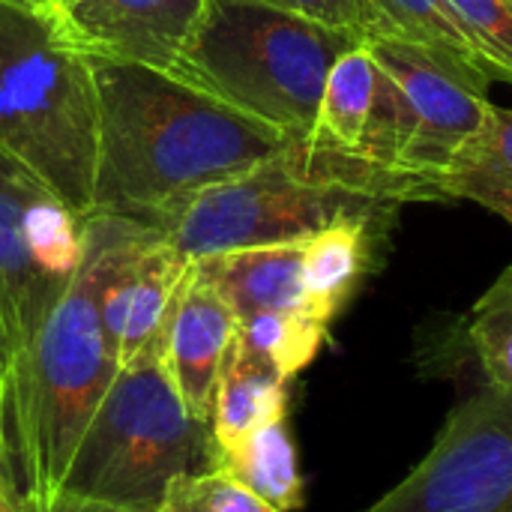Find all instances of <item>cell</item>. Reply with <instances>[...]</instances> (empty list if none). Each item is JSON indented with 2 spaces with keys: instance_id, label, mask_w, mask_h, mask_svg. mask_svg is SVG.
Listing matches in <instances>:
<instances>
[{
  "instance_id": "1",
  "label": "cell",
  "mask_w": 512,
  "mask_h": 512,
  "mask_svg": "<svg viewBox=\"0 0 512 512\" xmlns=\"http://www.w3.org/2000/svg\"><path fill=\"white\" fill-rule=\"evenodd\" d=\"M99 96L93 213L150 228L189 198L282 153L291 138L171 69L90 57Z\"/></svg>"
},
{
  "instance_id": "2",
  "label": "cell",
  "mask_w": 512,
  "mask_h": 512,
  "mask_svg": "<svg viewBox=\"0 0 512 512\" xmlns=\"http://www.w3.org/2000/svg\"><path fill=\"white\" fill-rule=\"evenodd\" d=\"M147 228L132 219L90 213L84 258L72 285L33 342L9 363L0 384L3 468L21 507L60 492L84 426L117 375L102 327V297Z\"/></svg>"
},
{
  "instance_id": "3",
  "label": "cell",
  "mask_w": 512,
  "mask_h": 512,
  "mask_svg": "<svg viewBox=\"0 0 512 512\" xmlns=\"http://www.w3.org/2000/svg\"><path fill=\"white\" fill-rule=\"evenodd\" d=\"M408 201H444L411 174L366 156L291 141L255 168L207 186L162 222L165 243L186 261L219 252L306 240L348 219H393Z\"/></svg>"
},
{
  "instance_id": "4",
  "label": "cell",
  "mask_w": 512,
  "mask_h": 512,
  "mask_svg": "<svg viewBox=\"0 0 512 512\" xmlns=\"http://www.w3.org/2000/svg\"><path fill=\"white\" fill-rule=\"evenodd\" d=\"M360 42L351 30L261 0H204L171 72L306 141L333 63Z\"/></svg>"
},
{
  "instance_id": "5",
  "label": "cell",
  "mask_w": 512,
  "mask_h": 512,
  "mask_svg": "<svg viewBox=\"0 0 512 512\" xmlns=\"http://www.w3.org/2000/svg\"><path fill=\"white\" fill-rule=\"evenodd\" d=\"M99 96L93 60L51 12L0 0V147L75 213H93Z\"/></svg>"
},
{
  "instance_id": "6",
  "label": "cell",
  "mask_w": 512,
  "mask_h": 512,
  "mask_svg": "<svg viewBox=\"0 0 512 512\" xmlns=\"http://www.w3.org/2000/svg\"><path fill=\"white\" fill-rule=\"evenodd\" d=\"M165 339L168 324L117 369L84 426L60 492L156 510L171 480L213 471V429L183 405L165 360Z\"/></svg>"
},
{
  "instance_id": "7",
  "label": "cell",
  "mask_w": 512,
  "mask_h": 512,
  "mask_svg": "<svg viewBox=\"0 0 512 512\" xmlns=\"http://www.w3.org/2000/svg\"><path fill=\"white\" fill-rule=\"evenodd\" d=\"M87 216L0 147V333L9 363L48 321L84 258Z\"/></svg>"
},
{
  "instance_id": "8",
  "label": "cell",
  "mask_w": 512,
  "mask_h": 512,
  "mask_svg": "<svg viewBox=\"0 0 512 512\" xmlns=\"http://www.w3.org/2000/svg\"><path fill=\"white\" fill-rule=\"evenodd\" d=\"M366 512H512V393L465 396L432 453Z\"/></svg>"
},
{
  "instance_id": "9",
  "label": "cell",
  "mask_w": 512,
  "mask_h": 512,
  "mask_svg": "<svg viewBox=\"0 0 512 512\" xmlns=\"http://www.w3.org/2000/svg\"><path fill=\"white\" fill-rule=\"evenodd\" d=\"M366 45L402 96L405 141L399 168L438 189V177L492 108V75L450 51L414 42L369 39Z\"/></svg>"
},
{
  "instance_id": "10",
  "label": "cell",
  "mask_w": 512,
  "mask_h": 512,
  "mask_svg": "<svg viewBox=\"0 0 512 512\" xmlns=\"http://www.w3.org/2000/svg\"><path fill=\"white\" fill-rule=\"evenodd\" d=\"M204 0H63L51 18L87 57L171 69Z\"/></svg>"
},
{
  "instance_id": "11",
  "label": "cell",
  "mask_w": 512,
  "mask_h": 512,
  "mask_svg": "<svg viewBox=\"0 0 512 512\" xmlns=\"http://www.w3.org/2000/svg\"><path fill=\"white\" fill-rule=\"evenodd\" d=\"M189 264L156 228H147L126 252L102 297V327L117 369L162 333Z\"/></svg>"
},
{
  "instance_id": "12",
  "label": "cell",
  "mask_w": 512,
  "mask_h": 512,
  "mask_svg": "<svg viewBox=\"0 0 512 512\" xmlns=\"http://www.w3.org/2000/svg\"><path fill=\"white\" fill-rule=\"evenodd\" d=\"M237 333L231 306L204 282L189 264L183 288L168 318L165 360L177 393L189 414L201 423H213L216 387Z\"/></svg>"
},
{
  "instance_id": "13",
  "label": "cell",
  "mask_w": 512,
  "mask_h": 512,
  "mask_svg": "<svg viewBox=\"0 0 512 512\" xmlns=\"http://www.w3.org/2000/svg\"><path fill=\"white\" fill-rule=\"evenodd\" d=\"M192 270L231 306L237 321L264 312L315 315L303 288V240L207 255L192 261Z\"/></svg>"
},
{
  "instance_id": "14",
  "label": "cell",
  "mask_w": 512,
  "mask_h": 512,
  "mask_svg": "<svg viewBox=\"0 0 512 512\" xmlns=\"http://www.w3.org/2000/svg\"><path fill=\"white\" fill-rule=\"evenodd\" d=\"M393 219H348L303 240V288L309 306L327 324L372 273Z\"/></svg>"
},
{
  "instance_id": "15",
  "label": "cell",
  "mask_w": 512,
  "mask_h": 512,
  "mask_svg": "<svg viewBox=\"0 0 512 512\" xmlns=\"http://www.w3.org/2000/svg\"><path fill=\"white\" fill-rule=\"evenodd\" d=\"M288 384L291 378H285L273 360L249 348L234 333L219 375L210 423L216 447H225L258 426L282 420L288 414Z\"/></svg>"
},
{
  "instance_id": "16",
  "label": "cell",
  "mask_w": 512,
  "mask_h": 512,
  "mask_svg": "<svg viewBox=\"0 0 512 512\" xmlns=\"http://www.w3.org/2000/svg\"><path fill=\"white\" fill-rule=\"evenodd\" d=\"M213 471L282 512L303 507V477L285 417L216 447Z\"/></svg>"
},
{
  "instance_id": "17",
  "label": "cell",
  "mask_w": 512,
  "mask_h": 512,
  "mask_svg": "<svg viewBox=\"0 0 512 512\" xmlns=\"http://www.w3.org/2000/svg\"><path fill=\"white\" fill-rule=\"evenodd\" d=\"M444 201L465 198L512 225V111L492 105L483 126L459 147L438 177Z\"/></svg>"
},
{
  "instance_id": "18",
  "label": "cell",
  "mask_w": 512,
  "mask_h": 512,
  "mask_svg": "<svg viewBox=\"0 0 512 512\" xmlns=\"http://www.w3.org/2000/svg\"><path fill=\"white\" fill-rule=\"evenodd\" d=\"M375 96H378V63L369 45L360 42L333 63L324 81V93L318 102L309 141L339 153L363 156L372 111H375Z\"/></svg>"
},
{
  "instance_id": "19",
  "label": "cell",
  "mask_w": 512,
  "mask_h": 512,
  "mask_svg": "<svg viewBox=\"0 0 512 512\" xmlns=\"http://www.w3.org/2000/svg\"><path fill=\"white\" fill-rule=\"evenodd\" d=\"M360 3L366 15V42L369 39L414 42V45L450 51L486 69L447 0H360Z\"/></svg>"
},
{
  "instance_id": "20",
  "label": "cell",
  "mask_w": 512,
  "mask_h": 512,
  "mask_svg": "<svg viewBox=\"0 0 512 512\" xmlns=\"http://www.w3.org/2000/svg\"><path fill=\"white\" fill-rule=\"evenodd\" d=\"M465 339L486 387L512 393V264L474 303Z\"/></svg>"
},
{
  "instance_id": "21",
  "label": "cell",
  "mask_w": 512,
  "mask_h": 512,
  "mask_svg": "<svg viewBox=\"0 0 512 512\" xmlns=\"http://www.w3.org/2000/svg\"><path fill=\"white\" fill-rule=\"evenodd\" d=\"M330 324L306 312H264L237 321V336L279 366L285 378H297L327 342Z\"/></svg>"
},
{
  "instance_id": "22",
  "label": "cell",
  "mask_w": 512,
  "mask_h": 512,
  "mask_svg": "<svg viewBox=\"0 0 512 512\" xmlns=\"http://www.w3.org/2000/svg\"><path fill=\"white\" fill-rule=\"evenodd\" d=\"M492 78L512 84V0H447Z\"/></svg>"
},
{
  "instance_id": "23",
  "label": "cell",
  "mask_w": 512,
  "mask_h": 512,
  "mask_svg": "<svg viewBox=\"0 0 512 512\" xmlns=\"http://www.w3.org/2000/svg\"><path fill=\"white\" fill-rule=\"evenodd\" d=\"M153 512H282L270 504H264L261 498H255L252 492H246L243 486H237L234 480L216 474V471H204V474H186L168 483L165 498L159 501V507Z\"/></svg>"
},
{
  "instance_id": "24",
  "label": "cell",
  "mask_w": 512,
  "mask_h": 512,
  "mask_svg": "<svg viewBox=\"0 0 512 512\" xmlns=\"http://www.w3.org/2000/svg\"><path fill=\"white\" fill-rule=\"evenodd\" d=\"M306 18H315L321 24L330 27H342L357 33L366 42V15H363V3L360 0H261Z\"/></svg>"
},
{
  "instance_id": "25",
  "label": "cell",
  "mask_w": 512,
  "mask_h": 512,
  "mask_svg": "<svg viewBox=\"0 0 512 512\" xmlns=\"http://www.w3.org/2000/svg\"><path fill=\"white\" fill-rule=\"evenodd\" d=\"M24 512H153L138 510V507H120V504H105V501H93V498H81V495H69V492H57L54 498L24 507Z\"/></svg>"
},
{
  "instance_id": "26",
  "label": "cell",
  "mask_w": 512,
  "mask_h": 512,
  "mask_svg": "<svg viewBox=\"0 0 512 512\" xmlns=\"http://www.w3.org/2000/svg\"><path fill=\"white\" fill-rule=\"evenodd\" d=\"M0 512H24V507H21V501L0 483Z\"/></svg>"
},
{
  "instance_id": "27",
  "label": "cell",
  "mask_w": 512,
  "mask_h": 512,
  "mask_svg": "<svg viewBox=\"0 0 512 512\" xmlns=\"http://www.w3.org/2000/svg\"><path fill=\"white\" fill-rule=\"evenodd\" d=\"M6 372H9V348H6V339H3V333H0V384H3V378H6Z\"/></svg>"
},
{
  "instance_id": "28",
  "label": "cell",
  "mask_w": 512,
  "mask_h": 512,
  "mask_svg": "<svg viewBox=\"0 0 512 512\" xmlns=\"http://www.w3.org/2000/svg\"><path fill=\"white\" fill-rule=\"evenodd\" d=\"M9 3H21V6H30V9H42V12H48V3H45V0H9Z\"/></svg>"
},
{
  "instance_id": "29",
  "label": "cell",
  "mask_w": 512,
  "mask_h": 512,
  "mask_svg": "<svg viewBox=\"0 0 512 512\" xmlns=\"http://www.w3.org/2000/svg\"><path fill=\"white\" fill-rule=\"evenodd\" d=\"M0 483L6 486V468H3V426H0ZM9 489V486H6Z\"/></svg>"
},
{
  "instance_id": "30",
  "label": "cell",
  "mask_w": 512,
  "mask_h": 512,
  "mask_svg": "<svg viewBox=\"0 0 512 512\" xmlns=\"http://www.w3.org/2000/svg\"><path fill=\"white\" fill-rule=\"evenodd\" d=\"M45 3H48V12H54V9H57V6H60L63 0H45Z\"/></svg>"
}]
</instances>
